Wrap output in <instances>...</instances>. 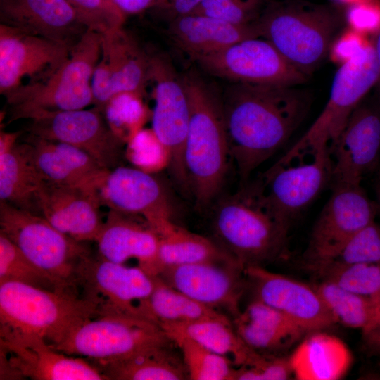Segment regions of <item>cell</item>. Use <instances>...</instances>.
<instances>
[{
	"label": "cell",
	"mask_w": 380,
	"mask_h": 380,
	"mask_svg": "<svg viewBox=\"0 0 380 380\" xmlns=\"http://www.w3.org/2000/svg\"><path fill=\"white\" fill-rule=\"evenodd\" d=\"M230 158L242 183L305 119L309 94L293 86L232 83L222 96Z\"/></svg>",
	"instance_id": "cell-1"
},
{
	"label": "cell",
	"mask_w": 380,
	"mask_h": 380,
	"mask_svg": "<svg viewBox=\"0 0 380 380\" xmlns=\"http://www.w3.org/2000/svg\"><path fill=\"white\" fill-rule=\"evenodd\" d=\"M214 207L212 239L244 268L263 266L286 253L291 225L271 204L260 177L242 183Z\"/></svg>",
	"instance_id": "cell-2"
},
{
	"label": "cell",
	"mask_w": 380,
	"mask_h": 380,
	"mask_svg": "<svg viewBox=\"0 0 380 380\" xmlns=\"http://www.w3.org/2000/svg\"><path fill=\"white\" fill-rule=\"evenodd\" d=\"M182 78L189 104L185 168L190 194L204 209L221 191L230 158L222 96L194 71Z\"/></svg>",
	"instance_id": "cell-3"
},
{
	"label": "cell",
	"mask_w": 380,
	"mask_h": 380,
	"mask_svg": "<svg viewBox=\"0 0 380 380\" xmlns=\"http://www.w3.org/2000/svg\"><path fill=\"white\" fill-rule=\"evenodd\" d=\"M95 317L96 308L77 293L0 284V331L37 335L53 348Z\"/></svg>",
	"instance_id": "cell-4"
},
{
	"label": "cell",
	"mask_w": 380,
	"mask_h": 380,
	"mask_svg": "<svg viewBox=\"0 0 380 380\" xmlns=\"http://www.w3.org/2000/svg\"><path fill=\"white\" fill-rule=\"evenodd\" d=\"M255 24L260 37L308 77L327 56L339 19L324 6L286 1L264 8Z\"/></svg>",
	"instance_id": "cell-5"
},
{
	"label": "cell",
	"mask_w": 380,
	"mask_h": 380,
	"mask_svg": "<svg viewBox=\"0 0 380 380\" xmlns=\"http://www.w3.org/2000/svg\"><path fill=\"white\" fill-rule=\"evenodd\" d=\"M102 34L88 30L67 61L44 82L7 94L8 123L44 112L83 109L94 103L91 80L101 54Z\"/></svg>",
	"instance_id": "cell-6"
},
{
	"label": "cell",
	"mask_w": 380,
	"mask_h": 380,
	"mask_svg": "<svg viewBox=\"0 0 380 380\" xmlns=\"http://www.w3.org/2000/svg\"><path fill=\"white\" fill-rule=\"evenodd\" d=\"M0 233L62 287L79 294L77 270L91 254L82 242L61 232L44 217L4 201H0Z\"/></svg>",
	"instance_id": "cell-7"
},
{
	"label": "cell",
	"mask_w": 380,
	"mask_h": 380,
	"mask_svg": "<svg viewBox=\"0 0 380 380\" xmlns=\"http://www.w3.org/2000/svg\"><path fill=\"white\" fill-rule=\"evenodd\" d=\"M76 285L80 296L96 308L97 317L124 316L154 322L148 305L153 277L139 266L127 267L91 253L78 267Z\"/></svg>",
	"instance_id": "cell-8"
},
{
	"label": "cell",
	"mask_w": 380,
	"mask_h": 380,
	"mask_svg": "<svg viewBox=\"0 0 380 380\" xmlns=\"http://www.w3.org/2000/svg\"><path fill=\"white\" fill-rule=\"evenodd\" d=\"M173 343L153 322L131 317L100 316L82 323L65 341L53 348L91 360L96 365Z\"/></svg>",
	"instance_id": "cell-9"
},
{
	"label": "cell",
	"mask_w": 380,
	"mask_h": 380,
	"mask_svg": "<svg viewBox=\"0 0 380 380\" xmlns=\"http://www.w3.org/2000/svg\"><path fill=\"white\" fill-rule=\"evenodd\" d=\"M329 146L291 148L260 178L277 213L290 225L331 184Z\"/></svg>",
	"instance_id": "cell-10"
},
{
	"label": "cell",
	"mask_w": 380,
	"mask_h": 380,
	"mask_svg": "<svg viewBox=\"0 0 380 380\" xmlns=\"http://www.w3.org/2000/svg\"><path fill=\"white\" fill-rule=\"evenodd\" d=\"M379 66L373 44L361 46L336 71L329 99L306 132L291 148L331 146L350 115L376 85Z\"/></svg>",
	"instance_id": "cell-11"
},
{
	"label": "cell",
	"mask_w": 380,
	"mask_h": 380,
	"mask_svg": "<svg viewBox=\"0 0 380 380\" xmlns=\"http://www.w3.org/2000/svg\"><path fill=\"white\" fill-rule=\"evenodd\" d=\"M150 82L154 84L152 130L165 152L172 178L184 192H190L184 158L189 104L182 75L165 56L151 54Z\"/></svg>",
	"instance_id": "cell-12"
},
{
	"label": "cell",
	"mask_w": 380,
	"mask_h": 380,
	"mask_svg": "<svg viewBox=\"0 0 380 380\" xmlns=\"http://www.w3.org/2000/svg\"><path fill=\"white\" fill-rule=\"evenodd\" d=\"M30 120L27 133L73 146L106 170L123 165L125 139L110 125L104 111L96 106L44 112Z\"/></svg>",
	"instance_id": "cell-13"
},
{
	"label": "cell",
	"mask_w": 380,
	"mask_h": 380,
	"mask_svg": "<svg viewBox=\"0 0 380 380\" xmlns=\"http://www.w3.org/2000/svg\"><path fill=\"white\" fill-rule=\"evenodd\" d=\"M331 188L303 254L309 269L334 256L355 234L374 221L379 210L361 184H335Z\"/></svg>",
	"instance_id": "cell-14"
},
{
	"label": "cell",
	"mask_w": 380,
	"mask_h": 380,
	"mask_svg": "<svg viewBox=\"0 0 380 380\" xmlns=\"http://www.w3.org/2000/svg\"><path fill=\"white\" fill-rule=\"evenodd\" d=\"M196 61L208 73L232 83L296 87L308 79L262 37L243 39Z\"/></svg>",
	"instance_id": "cell-15"
},
{
	"label": "cell",
	"mask_w": 380,
	"mask_h": 380,
	"mask_svg": "<svg viewBox=\"0 0 380 380\" xmlns=\"http://www.w3.org/2000/svg\"><path fill=\"white\" fill-rule=\"evenodd\" d=\"M1 379L108 380L92 363L53 348L37 335L0 331Z\"/></svg>",
	"instance_id": "cell-16"
},
{
	"label": "cell",
	"mask_w": 380,
	"mask_h": 380,
	"mask_svg": "<svg viewBox=\"0 0 380 380\" xmlns=\"http://www.w3.org/2000/svg\"><path fill=\"white\" fill-rule=\"evenodd\" d=\"M61 43L0 23V94L46 82L69 58Z\"/></svg>",
	"instance_id": "cell-17"
},
{
	"label": "cell",
	"mask_w": 380,
	"mask_h": 380,
	"mask_svg": "<svg viewBox=\"0 0 380 380\" xmlns=\"http://www.w3.org/2000/svg\"><path fill=\"white\" fill-rule=\"evenodd\" d=\"M150 70L151 54L124 26L102 35L101 54L91 80L93 105L103 110L117 94L144 96Z\"/></svg>",
	"instance_id": "cell-18"
},
{
	"label": "cell",
	"mask_w": 380,
	"mask_h": 380,
	"mask_svg": "<svg viewBox=\"0 0 380 380\" xmlns=\"http://www.w3.org/2000/svg\"><path fill=\"white\" fill-rule=\"evenodd\" d=\"M97 193L101 205L142 217L158 235L173 224L174 208L165 186L144 170L123 165L109 170Z\"/></svg>",
	"instance_id": "cell-19"
},
{
	"label": "cell",
	"mask_w": 380,
	"mask_h": 380,
	"mask_svg": "<svg viewBox=\"0 0 380 380\" xmlns=\"http://www.w3.org/2000/svg\"><path fill=\"white\" fill-rule=\"evenodd\" d=\"M157 276L206 306L226 310L234 318L241 312L245 268L239 262H201L172 266L163 269Z\"/></svg>",
	"instance_id": "cell-20"
},
{
	"label": "cell",
	"mask_w": 380,
	"mask_h": 380,
	"mask_svg": "<svg viewBox=\"0 0 380 380\" xmlns=\"http://www.w3.org/2000/svg\"><path fill=\"white\" fill-rule=\"evenodd\" d=\"M330 186L360 185L380 160V107L360 103L350 115L338 139L330 146Z\"/></svg>",
	"instance_id": "cell-21"
},
{
	"label": "cell",
	"mask_w": 380,
	"mask_h": 380,
	"mask_svg": "<svg viewBox=\"0 0 380 380\" xmlns=\"http://www.w3.org/2000/svg\"><path fill=\"white\" fill-rule=\"evenodd\" d=\"M258 299L278 310L308 333L337 323L315 286L254 265L245 268Z\"/></svg>",
	"instance_id": "cell-22"
},
{
	"label": "cell",
	"mask_w": 380,
	"mask_h": 380,
	"mask_svg": "<svg viewBox=\"0 0 380 380\" xmlns=\"http://www.w3.org/2000/svg\"><path fill=\"white\" fill-rule=\"evenodd\" d=\"M18 144L37 175L46 183L97 191L109 170L86 152L61 141L27 133Z\"/></svg>",
	"instance_id": "cell-23"
},
{
	"label": "cell",
	"mask_w": 380,
	"mask_h": 380,
	"mask_svg": "<svg viewBox=\"0 0 380 380\" xmlns=\"http://www.w3.org/2000/svg\"><path fill=\"white\" fill-rule=\"evenodd\" d=\"M0 23L70 49L88 30L67 0H0Z\"/></svg>",
	"instance_id": "cell-24"
},
{
	"label": "cell",
	"mask_w": 380,
	"mask_h": 380,
	"mask_svg": "<svg viewBox=\"0 0 380 380\" xmlns=\"http://www.w3.org/2000/svg\"><path fill=\"white\" fill-rule=\"evenodd\" d=\"M96 191L58 186L44 182L41 191V215L73 239L96 241L104 221Z\"/></svg>",
	"instance_id": "cell-25"
},
{
	"label": "cell",
	"mask_w": 380,
	"mask_h": 380,
	"mask_svg": "<svg viewBox=\"0 0 380 380\" xmlns=\"http://www.w3.org/2000/svg\"><path fill=\"white\" fill-rule=\"evenodd\" d=\"M137 215L110 210L96 240L99 255L119 264L135 259L151 276L156 275L158 234Z\"/></svg>",
	"instance_id": "cell-26"
},
{
	"label": "cell",
	"mask_w": 380,
	"mask_h": 380,
	"mask_svg": "<svg viewBox=\"0 0 380 380\" xmlns=\"http://www.w3.org/2000/svg\"><path fill=\"white\" fill-rule=\"evenodd\" d=\"M167 34L178 48L195 61L243 39L260 37L255 23L239 25L195 13L168 23Z\"/></svg>",
	"instance_id": "cell-27"
},
{
	"label": "cell",
	"mask_w": 380,
	"mask_h": 380,
	"mask_svg": "<svg viewBox=\"0 0 380 380\" xmlns=\"http://www.w3.org/2000/svg\"><path fill=\"white\" fill-rule=\"evenodd\" d=\"M21 134V131L2 130L0 133V201L41 215V191L44 182L18 144Z\"/></svg>",
	"instance_id": "cell-28"
},
{
	"label": "cell",
	"mask_w": 380,
	"mask_h": 380,
	"mask_svg": "<svg viewBox=\"0 0 380 380\" xmlns=\"http://www.w3.org/2000/svg\"><path fill=\"white\" fill-rule=\"evenodd\" d=\"M234 325L245 343L257 351L288 348L308 333L278 310L255 298L234 318Z\"/></svg>",
	"instance_id": "cell-29"
},
{
	"label": "cell",
	"mask_w": 380,
	"mask_h": 380,
	"mask_svg": "<svg viewBox=\"0 0 380 380\" xmlns=\"http://www.w3.org/2000/svg\"><path fill=\"white\" fill-rule=\"evenodd\" d=\"M310 332L289 357L293 376L299 380H336L348 370L352 355L346 345L331 334Z\"/></svg>",
	"instance_id": "cell-30"
},
{
	"label": "cell",
	"mask_w": 380,
	"mask_h": 380,
	"mask_svg": "<svg viewBox=\"0 0 380 380\" xmlns=\"http://www.w3.org/2000/svg\"><path fill=\"white\" fill-rule=\"evenodd\" d=\"M169 338L186 336L210 350L232 358L234 364L251 367L265 357L251 348L240 337L229 319H204L187 323L160 325Z\"/></svg>",
	"instance_id": "cell-31"
},
{
	"label": "cell",
	"mask_w": 380,
	"mask_h": 380,
	"mask_svg": "<svg viewBox=\"0 0 380 380\" xmlns=\"http://www.w3.org/2000/svg\"><path fill=\"white\" fill-rule=\"evenodd\" d=\"M108 380H182L189 379L184 360L172 345L154 348L128 358L94 365Z\"/></svg>",
	"instance_id": "cell-32"
},
{
	"label": "cell",
	"mask_w": 380,
	"mask_h": 380,
	"mask_svg": "<svg viewBox=\"0 0 380 380\" xmlns=\"http://www.w3.org/2000/svg\"><path fill=\"white\" fill-rule=\"evenodd\" d=\"M201 262H239L212 239L174 223L159 235L156 275L165 267Z\"/></svg>",
	"instance_id": "cell-33"
},
{
	"label": "cell",
	"mask_w": 380,
	"mask_h": 380,
	"mask_svg": "<svg viewBox=\"0 0 380 380\" xmlns=\"http://www.w3.org/2000/svg\"><path fill=\"white\" fill-rule=\"evenodd\" d=\"M153 287L148 299L155 323H187L204 319H228L219 310L206 306L168 285L157 275L152 276Z\"/></svg>",
	"instance_id": "cell-34"
},
{
	"label": "cell",
	"mask_w": 380,
	"mask_h": 380,
	"mask_svg": "<svg viewBox=\"0 0 380 380\" xmlns=\"http://www.w3.org/2000/svg\"><path fill=\"white\" fill-rule=\"evenodd\" d=\"M315 288L336 322L363 330L374 320L375 310L369 298L352 293L327 280H322Z\"/></svg>",
	"instance_id": "cell-35"
},
{
	"label": "cell",
	"mask_w": 380,
	"mask_h": 380,
	"mask_svg": "<svg viewBox=\"0 0 380 380\" xmlns=\"http://www.w3.org/2000/svg\"><path fill=\"white\" fill-rule=\"evenodd\" d=\"M8 281L50 291L72 292L62 287L37 267L8 238L0 233V284Z\"/></svg>",
	"instance_id": "cell-36"
},
{
	"label": "cell",
	"mask_w": 380,
	"mask_h": 380,
	"mask_svg": "<svg viewBox=\"0 0 380 380\" xmlns=\"http://www.w3.org/2000/svg\"><path fill=\"white\" fill-rule=\"evenodd\" d=\"M170 338L182 352L189 379L234 380L236 369L227 357L215 353L184 336Z\"/></svg>",
	"instance_id": "cell-37"
},
{
	"label": "cell",
	"mask_w": 380,
	"mask_h": 380,
	"mask_svg": "<svg viewBox=\"0 0 380 380\" xmlns=\"http://www.w3.org/2000/svg\"><path fill=\"white\" fill-rule=\"evenodd\" d=\"M316 272L322 280L331 281L352 293L369 298L374 307L380 296V264L357 263L334 266Z\"/></svg>",
	"instance_id": "cell-38"
},
{
	"label": "cell",
	"mask_w": 380,
	"mask_h": 380,
	"mask_svg": "<svg viewBox=\"0 0 380 380\" xmlns=\"http://www.w3.org/2000/svg\"><path fill=\"white\" fill-rule=\"evenodd\" d=\"M357 263L380 264V225L374 221L355 234L331 258L310 269L314 272Z\"/></svg>",
	"instance_id": "cell-39"
},
{
	"label": "cell",
	"mask_w": 380,
	"mask_h": 380,
	"mask_svg": "<svg viewBox=\"0 0 380 380\" xmlns=\"http://www.w3.org/2000/svg\"><path fill=\"white\" fill-rule=\"evenodd\" d=\"M82 22L102 35L124 26L126 15L115 0H67Z\"/></svg>",
	"instance_id": "cell-40"
},
{
	"label": "cell",
	"mask_w": 380,
	"mask_h": 380,
	"mask_svg": "<svg viewBox=\"0 0 380 380\" xmlns=\"http://www.w3.org/2000/svg\"><path fill=\"white\" fill-rule=\"evenodd\" d=\"M265 0H203L191 13L215 18L232 24L254 23L261 15Z\"/></svg>",
	"instance_id": "cell-41"
},
{
	"label": "cell",
	"mask_w": 380,
	"mask_h": 380,
	"mask_svg": "<svg viewBox=\"0 0 380 380\" xmlns=\"http://www.w3.org/2000/svg\"><path fill=\"white\" fill-rule=\"evenodd\" d=\"M142 98L135 93H121L113 97L105 107L103 111L110 125L120 136L122 129L129 130L131 136L139 132L146 115Z\"/></svg>",
	"instance_id": "cell-42"
},
{
	"label": "cell",
	"mask_w": 380,
	"mask_h": 380,
	"mask_svg": "<svg viewBox=\"0 0 380 380\" xmlns=\"http://www.w3.org/2000/svg\"><path fill=\"white\" fill-rule=\"evenodd\" d=\"M292 375L289 357H265L255 366L236 369L234 380H285Z\"/></svg>",
	"instance_id": "cell-43"
},
{
	"label": "cell",
	"mask_w": 380,
	"mask_h": 380,
	"mask_svg": "<svg viewBox=\"0 0 380 380\" xmlns=\"http://www.w3.org/2000/svg\"><path fill=\"white\" fill-rule=\"evenodd\" d=\"M203 0H158L149 10L157 17L167 23L174 19L189 14Z\"/></svg>",
	"instance_id": "cell-44"
},
{
	"label": "cell",
	"mask_w": 380,
	"mask_h": 380,
	"mask_svg": "<svg viewBox=\"0 0 380 380\" xmlns=\"http://www.w3.org/2000/svg\"><path fill=\"white\" fill-rule=\"evenodd\" d=\"M362 350L368 357H380V319L362 330Z\"/></svg>",
	"instance_id": "cell-45"
},
{
	"label": "cell",
	"mask_w": 380,
	"mask_h": 380,
	"mask_svg": "<svg viewBox=\"0 0 380 380\" xmlns=\"http://www.w3.org/2000/svg\"><path fill=\"white\" fill-rule=\"evenodd\" d=\"M115 1L122 13L127 16L151 10L158 0H115Z\"/></svg>",
	"instance_id": "cell-46"
},
{
	"label": "cell",
	"mask_w": 380,
	"mask_h": 380,
	"mask_svg": "<svg viewBox=\"0 0 380 380\" xmlns=\"http://www.w3.org/2000/svg\"><path fill=\"white\" fill-rule=\"evenodd\" d=\"M373 46L379 66V77L376 84L378 86V99L376 103L380 107V30L376 34Z\"/></svg>",
	"instance_id": "cell-47"
},
{
	"label": "cell",
	"mask_w": 380,
	"mask_h": 380,
	"mask_svg": "<svg viewBox=\"0 0 380 380\" xmlns=\"http://www.w3.org/2000/svg\"><path fill=\"white\" fill-rule=\"evenodd\" d=\"M374 309H375V317L374 319V320L380 315V296H379V298H377V300H376L375 303H374ZM373 320V321H374ZM372 321V322H373ZM371 322V323H372ZM370 323V324H371Z\"/></svg>",
	"instance_id": "cell-48"
},
{
	"label": "cell",
	"mask_w": 380,
	"mask_h": 380,
	"mask_svg": "<svg viewBox=\"0 0 380 380\" xmlns=\"http://www.w3.org/2000/svg\"><path fill=\"white\" fill-rule=\"evenodd\" d=\"M379 361L376 363V369L375 372H374V377H380V357H378Z\"/></svg>",
	"instance_id": "cell-49"
},
{
	"label": "cell",
	"mask_w": 380,
	"mask_h": 380,
	"mask_svg": "<svg viewBox=\"0 0 380 380\" xmlns=\"http://www.w3.org/2000/svg\"><path fill=\"white\" fill-rule=\"evenodd\" d=\"M376 197H377L376 203L378 204L379 210H380V192L376 193Z\"/></svg>",
	"instance_id": "cell-50"
},
{
	"label": "cell",
	"mask_w": 380,
	"mask_h": 380,
	"mask_svg": "<svg viewBox=\"0 0 380 380\" xmlns=\"http://www.w3.org/2000/svg\"><path fill=\"white\" fill-rule=\"evenodd\" d=\"M376 189H380V172L377 180Z\"/></svg>",
	"instance_id": "cell-51"
},
{
	"label": "cell",
	"mask_w": 380,
	"mask_h": 380,
	"mask_svg": "<svg viewBox=\"0 0 380 380\" xmlns=\"http://www.w3.org/2000/svg\"><path fill=\"white\" fill-rule=\"evenodd\" d=\"M380 319V315H379V317H377L373 322H374L375 320H376V319ZM372 323H371V324H372Z\"/></svg>",
	"instance_id": "cell-52"
}]
</instances>
